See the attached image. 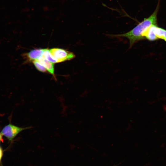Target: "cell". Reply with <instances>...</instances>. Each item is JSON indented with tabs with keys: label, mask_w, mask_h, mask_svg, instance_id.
Returning <instances> with one entry per match:
<instances>
[{
	"label": "cell",
	"mask_w": 166,
	"mask_h": 166,
	"mask_svg": "<svg viewBox=\"0 0 166 166\" xmlns=\"http://www.w3.org/2000/svg\"><path fill=\"white\" fill-rule=\"evenodd\" d=\"M155 34L158 39L165 40L166 39V30L158 27L156 25L154 26Z\"/></svg>",
	"instance_id": "obj_6"
},
{
	"label": "cell",
	"mask_w": 166,
	"mask_h": 166,
	"mask_svg": "<svg viewBox=\"0 0 166 166\" xmlns=\"http://www.w3.org/2000/svg\"><path fill=\"white\" fill-rule=\"evenodd\" d=\"M2 135L1 133H0V142L2 140Z\"/></svg>",
	"instance_id": "obj_10"
},
{
	"label": "cell",
	"mask_w": 166,
	"mask_h": 166,
	"mask_svg": "<svg viewBox=\"0 0 166 166\" xmlns=\"http://www.w3.org/2000/svg\"><path fill=\"white\" fill-rule=\"evenodd\" d=\"M158 8L157 6L154 12L149 17L145 19L129 31L122 34L110 36L113 37L127 38L129 41L130 47H131L136 42L144 38V34L151 26L156 25Z\"/></svg>",
	"instance_id": "obj_1"
},
{
	"label": "cell",
	"mask_w": 166,
	"mask_h": 166,
	"mask_svg": "<svg viewBox=\"0 0 166 166\" xmlns=\"http://www.w3.org/2000/svg\"><path fill=\"white\" fill-rule=\"evenodd\" d=\"M166 42V39L164 40Z\"/></svg>",
	"instance_id": "obj_11"
},
{
	"label": "cell",
	"mask_w": 166,
	"mask_h": 166,
	"mask_svg": "<svg viewBox=\"0 0 166 166\" xmlns=\"http://www.w3.org/2000/svg\"><path fill=\"white\" fill-rule=\"evenodd\" d=\"M49 50L52 55L59 62L69 60L75 57V55L73 53L63 49L54 48L49 49Z\"/></svg>",
	"instance_id": "obj_3"
},
{
	"label": "cell",
	"mask_w": 166,
	"mask_h": 166,
	"mask_svg": "<svg viewBox=\"0 0 166 166\" xmlns=\"http://www.w3.org/2000/svg\"><path fill=\"white\" fill-rule=\"evenodd\" d=\"M45 49H33L25 54L27 59L30 61L38 60L42 57Z\"/></svg>",
	"instance_id": "obj_4"
},
{
	"label": "cell",
	"mask_w": 166,
	"mask_h": 166,
	"mask_svg": "<svg viewBox=\"0 0 166 166\" xmlns=\"http://www.w3.org/2000/svg\"><path fill=\"white\" fill-rule=\"evenodd\" d=\"M38 60L51 74L54 75V67L53 63L48 61L42 57H40Z\"/></svg>",
	"instance_id": "obj_5"
},
{
	"label": "cell",
	"mask_w": 166,
	"mask_h": 166,
	"mask_svg": "<svg viewBox=\"0 0 166 166\" xmlns=\"http://www.w3.org/2000/svg\"><path fill=\"white\" fill-rule=\"evenodd\" d=\"M32 128V126L19 127L10 123L4 127L2 129L1 133L2 136L6 137L9 140L11 141L23 131Z\"/></svg>",
	"instance_id": "obj_2"
},
{
	"label": "cell",
	"mask_w": 166,
	"mask_h": 166,
	"mask_svg": "<svg viewBox=\"0 0 166 166\" xmlns=\"http://www.w3.org/2000/svg\"><path fill=\"white\" fill-rule=\"evenodd\" d=\"M42 56L45 59L52 63L59 62V61L52 55L49 49H45Z\"/></svg>",
	"instance_id": "obj_7"
},
{
	"label": "cell",
	"mask_w": 166,
	"mask_h": 166,
	"mask_svg": "<svg viewBox=\"0 0 166 166\" xmlns=\"http://www.w3.org/2000/svg\"><path fill=\"white\" fill-rule=\"evenodd\" d=\"M2 150L1 148L0 147V161L1 160V159L2 156Z\"/></svg>",
	"instance_id": "obj_9"
},
{
	"label": "cell",
	"mask_w": 166,
	"mask_h": 166,
	"mask_svg": "<svg viewBox=\"0 0 166 166\" xmlns=\"http://www.w3.org/2000/svg\"><path fill=\"white\" fill-rule=\"evenodd\" d=\"M33 63L36 68L39 71L45 72L47 71L46 69L37 60L33 61Z\"/></svg>",
	"instance_id": "obj_8"
}]
</instances>
